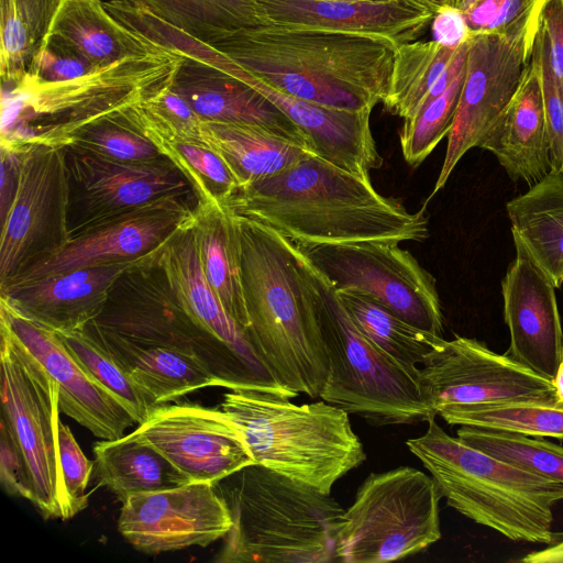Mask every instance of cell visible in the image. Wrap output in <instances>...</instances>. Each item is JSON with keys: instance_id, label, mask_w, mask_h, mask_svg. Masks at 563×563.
<instances>
[{"instance_id": "1", "label": "cell", "mask_w": 563, "mask_h": 563, "mask_svg": "<svg viewBox=\"0 0 563 563\" xmlns=\"http://www.w3.org/2000/svg\"><path fill=\"white\" fill-rule=\"evenodd\" d=\"M236 219L246 333L284 388L318 398L329 375L323 324L333 288L295 242L264 223Z\"/></svg>"}, {"instance_id": "2", "label": "cell", "mask_w": 563, "mask_h": 563, "mask_svg": "<svg viewBox=\"0 0 563 563\" xmlns=\"http://www.w3.org/2000/svg\"><path fill=\"white\" fill-rule=\"evenodd\" d=\"M236 216L264 223L300 247L355 242H422L423 209L410 212L363 178L311 154L276 175L220 198Z\"/></svg>"}, {"instance_id": "3", "label": "cell", "mask_w": 563, "mask_h": 563, "mask_svg": "<svg viewBox=\"0 0 563 563\" xmlns=\"http://www.w3.org/2000/svg\"><path fill=\"white\" fill-rule=\"evenodd\" d=\"M212 45L288 95L353 112L385 101L398 47L386 37L271 25L233 32Z\"/></svg>"}, {"instance_id": "4", "label": "cell", "mask_w": 563, "mask_h": 563, "mask_svg": "<svg viewBox=\"0 0 563 563\" xmlns=\"http://www.w3.org/2000/svg\"><path fill=\"white\" fill-rule=\"evenodd\" d=\"M180 58L166 53L131 56L63 81L30 74L2 84L0 148H66L76 135L172 85Z\"/></svg>"}, {"instance_id": "5", "label": "cell", "mask_w": 563, "mask_h": 563, "mask_svg": "<svg viewBox=\"0 0 563 563\" xmlns=\"http://www.w3.org/2000/svg\"><path fill=\"white\" fill-rule=\"evenodd\" d=\"M213 485L232 519L214 562L336 561L344 509L331 494L256 463Z\"/></svg>"}, {"instance_id": "6", "label": "cell", "mask_w": 563, "mask_h": 563, "mask_svg": "<svg viewBox=\"0 0 563 563\" xmlns=\"http://www.w3.org/2000/svg\"><path fill=\"white\" fill-rule=\"evenodd\" d=\"M434 479L448 506L511 541L552 542L553 508L563 484L492 456L446 433L432 418L406 441Z\"/></svg>"}, {"instance_id": "7", "label": "cell", "mask_w": 563, "mask_h": 563, "mask_svg": "<svg viewBox=\"0 0 563 563\" xmlns=\"http://www.w3.org/2000/svg\"><path fill=\"white\" fill-rule=\"evenodd\" d=\"M291 399L231 388L218 408L256 464L331 494L336 481L366 460L364 446L343 409L322 399L310 404Z\"/></svg>"}, {"instance_id": "8", "label": "cell", "mask_w": 563, "mask_h": 563, "mask_svg": "<svg viewBox=\"0 0 563 563\" xmlns=\"http://www.w3.org/2000/svg\"><path fill=\"white\" fill-rule=\"evenodd\" d=\"M441 498L432 476L420 470L371 473L342 515L336 561L384 563L426 550L442 536Z\"/></svg>"}, {"instance_id": "9", "label": "cell", "mask_w": 563, "mask_h": 563, "mask_svg": "<svg viewBox=\"0 0 563 563\" xmlns=\"http://www.w3.org/2000/svg\"><path fill=\"white\" fill-rule=\"evenodd\" d=\"M332 305L323 324L329 375L320 398L376 427L435 418L418 379L356 329L334 289Z\"/></svg>"}, {"instance_id": "10", "label": "cell", "mask_w": 563, "mask_h": 563, "mask_svg": "<svg viewBox=\"0 0 563 563\" xmlns=\"http://www.w3.org/2000/svg\"><path fill=\"white\" fill-rule=\"evenodd\" d=\"M1 324V421L24 455L32 500L44 518L69 519L58 451V387L42 364Z\"/></svg>"}, {"instance_id": "11", "label": "cell", "mask_w": 563, "mask_h": 563, "mask_svg": "<svg viewBox=\"0 0 563 563\" xmlns=\"http://www.w3.org/2000/svg\"><path fill=\"white\" fill-rule=\"evenodd\" d=\"M192 216L156 250L157 265L210 352V372L219 387L254 388L295 398L284 388L253 346L246 331L227 312L209 284L200 261Z\"/></svg>"}, {"instance_id": "12", "label": "cell", "mask_w": 563, "mask_h": 563, "mask_svg": "<svg viewBox=\"0 0 563 563\" xmlns=\"http://www.w3.org/2000/svg\"><path fill=\"white\" fill-rule=\"evenodd\" d=\"M542 2L507 32L470 37L456 114L430 198L445 186L460 159L477 147L514 98L531 58Z\"/></svg>"}, {"instance_id": "13", "label": "cell", "mask_w": 563, "mask_h": 563, "mask_svg": "<svg viewBox=\"0 0 563 563\" xmlns=\"http://www.w3.org/2000/svg\"><path fill=\"white\" fill-rule=\"evenodd\" d=\"M301 249L335 290H360L408 323L443 336L435 278L399 244L355 242Z\"/></svg>"}, {"instance_id": "14", "label": "cell", "mask_w": 563, "mask_h": 563, "mask_svg": "<svg viewBox=\"0 0 563 563\" xmlns=\"http://www.w3.org/2000/svg\"><path fill=\"white\" fill-rule=\"evenodd\" d=\"M18 157L15 192L1 220L0 286L70 239L66 148L34 146Z\"/></svg>"}, {"instance_id": "15", "label": "cell", "mask_w": 563, "mask_h": 563, "mask_svg": "<svg viewBox=\"0 0 563 563\" xmlns=\"http://www.w3.org/2000/svg\"><path fill=\"white\" fill-rule=\"evenodd\" d=\"M418 382L435 416L450 407L554 397L552 380L477 339L460 335L443 338L426 356Z\"/></svg>"}, {"instance_id": "16", "label": "cell", "mask_w": 563, "mask_h": 563, "mask_svg": "<svg viewBox=\"0 0 563 563\" xmlns=\"http://www.w3.org/2000/svg\"><path fill=\"white\" fill-rule=\"evenodd\" d=\"M187 195L163 196L89 224L0 288L71 269L142 258L192 216L195 207L187 201Z\"/></svg>"}, {"instance_id": "17", "label": "cell", "mask_w": 563, "mask_h": 563, "mask_svg": "<svg viewBox=\"0 0 563 563\" xmlns=\"http://www.w3.org/2000/svg\"><path fill=\"white\" fill-rule=\"evenodd\" d=\"M66 158L70 236L156 198L192 191L185 175L166 156L128 162L66 147Z\"/></svg>"}, {"instance_id": "18", "label": "cell", "mask_w": 563, "mask_h": 563, "mask_svg": "<svg viewBox=\"0 0 563 563\" xmlns=\"http://www.w3.org/2000/svg\"><path fill=\"white\" fill-rule=\"evenodd\" d=\"M231 526L228 505L210 482L132 495L118 519L122 537L150 554L207 547L223 539Z\"/></svg>"}, {"instance_id": "19", "label": "cell", "mask_w": 563, "mask_h": 563, "mask_svg": "<svg viewBox=\"0 0 563 563\" xmlns=\"http://www.w3.org/2000/svg\"><path fill=\"white\" fill-rule=\"evenodd\" d=\"M132 433L161 452L190 482L216 483L255 463L219 408L158 405Z\"/></svg>"}, {"instance_id": "20", "label": "cell", "mask_w": 563, "mask_h": 563, "mask_svg": "<svg viewBox=\"0 0 563 563\" xmlns=\"http://www.w3.org/2000/svg\"><path fill=\"white\" fill-rule=\"evenodd\" d=\"M150 254L115 280L103 309L92 321L137 343L191 353L210 371V352L202 333L187 316Z\"/></svg>"}, {"instance_id": "21", "label": "cell", "mask_w": 563, "mask_h": 563, "mask_svg": "<svg viewBox=\"0 0 563 563\" xmlns=\"http://www.w3.org/2000/svg\"><path fill=\"white\" fill-rule=\"evenodd\" d=\"M0 320L42 364L58 387L63 413L102 440L123 437L136 421L120 400L91 376L57 332L1 303Z\"/></svg>"}, {"instance_id": "22", "label": "cell", "mask_w": 563, "mask_h": 563, "mask_svg": "<svg viewBox=\"0 0 563 563\" xmlns=\"http://www.w3.org/2000/svg\"><path fill=\"white\" fill-rule=\"evenodd\" d=\"M501 295L510 336L506 354L552 380L563 349L555 286L526 255L516 252L501 280Z\"/></svg>"}, {"instance_id": "23", "label": "cell", "mask_w": 563, "mask_h": 563, "mask_svg": "<svg viewBox=\"0 0 563 563\" xmlns=\"http://www.w3.org/2000/svg\"><path fill=\"white\" fill-rule=\"evenodd\" d=\"M264 25L417 41L434 13L410 0H254Z\"/></svg>"}, {"instance_id": "24", "label": "cell", "mask_w": 563, "mask_h": 563, "mask_svg": "<svg viewBox=\"0 0 563 563\" xmlns=\"http://www.w3.org/2000/svg\"><path fill=\"white\" fill-rule=\"evenodd\" d=\"M140 260L71 269L0 288V301L56 332L82 330L99 316L115 280Z\"/></svg>"}, {"instance_id": "25", "label": "cell", "mask_w": 563, "mask_h": 563, "mask_svg": "<svg viewBox=\"0 0 563 563\" xmlns=\"http://www.w3.org/2000/svg\"><path fill=\"white\" fill-rule=\"evenodd\" d=\"M240 79L285 113L309 139L316 156L363 178L383 166L374 140L372 111H344L311 103L288 95L246 68Z\"/></svg>"}, {"instance_id": "26", "label": "cell", "mask_w": 563, "mask_h": 563, "mask_svg": "<svg viewBox=\"0 0 563 563\" xmlns=\"http://www.w3.org/2000/svg\"><path fill=\"white\" fill-rule=\"evenodd\" d=\"M477 147L490 152L512 181L532 186L551 172L540 62L534 47L514 98Z\"/></svg>"}, {"instance_id": "27", "label": "cell", "mask_w": 563, "mask_h": 563, "mask_svg": "<svg viewBox=\"0 0 563 563\" xmlns=\"http://www.w3.org/2000/svg\"><path fill=\"white\" fill-rule=\"evenodd\" d=\"M172 87L203 120L258 125L314 154L308 136L275 104L212 66L180 59Z\"/></svg>"}, {"instance_id": "28", "label": "cell", "mask_w": 563, "mask_h": 563, "mask_svg": "<svg viewBox=\"0 0 563 563\" xmlns=\"http://www.w3.org/2000/svg\"><path fill=\"white\" fill-rule=\"evenodd\" d=\"M38 45L78 57L96 68L161 52L117 20L101 0H59Z\"/></svg>"}, {"instance_id": "29", "label": "cell", "mask_w": 563, "mask_h": 563, "mask_svg": "<svg viewBox=\"0 0 563 563\" xmlns=\"http://www.w3.org/2000/svg\"><path fill=\"white\" fill-rule=\"evenodd\" d=\"M82 330L112 355L156 406L197 389L219 387L218 379L191 353L137 343L93 321Z\"/></svg>"}, {"instance_id": "30", "label": "cell", "mask_w": 563, "mask_h": 563, "mask_svg": "<svg viewBox=\"0 0 563 563\" xmlns=\"http://www.w3.org/2000/svg\"><path fill=\"white\" fill-rule=\"evenodd\" d=\"M516 252L563 285V174L550 172L506 203Z\"/></svg>"}, {"instance_id": "31", "label": "cell", "mask_w": 563, "mask_h": 563, "mask_svg": "<svg viewBox=\"0 0 563 563\" xmlns=\"http://www.w3.org/2000/svg\"><path fill=\"white\" fill-rule=\"evenodd\" d=\"M192 222L205 275L227 312L246 331L249 317L236 216L220 198H216L196 202Z\"/></svg>"}, {"instance_id": "32", "label": "cell", "mask_w": 563, "mask_h": 563, "mask_svg": "<svg viewBox=\"0 0 563 563\" xmlns=\"http://www.w3.org/2000/svg\"><path fill=\"white\" fill-rule=\"evenodd\" d=\"M202 143L223 158L239 188L288 169L312 154L265 128L245 123L205 120Z\"/></svg>"}, {"instance_id": "33", "label": "cell", "mask_w": 563, "mask_h": 563, "mask_svg": "<svg viewBox=\"0 0 563 563\" xmlns=\"http://www.w3.org/2000/svg\"><path fill=\"white\" fill-rule=\"evenodd\" d=\"M96 477L120 501L130 496L191 483L161 452L133 433L92 448Z\"/></svg>"}, {"instance_id": "34", "label": "cell", "mask_w": 563, "mask_h": 563, "mask_svg": "<svg viewBox=\"0 0 563 563\" xmlns=\"http://www.w3.org/2000/svg\"><path fill=\"white\" fill-rule=\"evenodd\" d=\"M335 294L356 329L418 379L420 365L443 336L408 323L360 290L341 289Z\"/></svg>"}, {"instance_id": "35", "label": "cell", "mask_w": 563, "mask_h": 563, "mask_svg": "<svg viewBox=\"0 0 563 563\" xmlns=\"http://www.w3.org/2000/svg\"><path fill=\"white\" fill-rule=\"evenodd\" d=\"M457 49L433 40L398 45L385 109L404 121L417 117Z\"/></svg>"}, {"instance_id": "36", "label": "cell", "mask_w": 563, "mask_h": 563, "mask_svg": "<svg viewBox=\"0 0 563 563\" xmlns=\"http://www.w3.org/2000/svg\"><path fill=\"white\" fill-rule=\"evenodd\" d=\"M438 416L450 426L505 430L563 441V404L554 397L450 407Z\"/></svg>"}, {"instance_id": "37", "label": "cell", "mask_w": 563, "mask_h": 563, "mask_svg": "<svg viewBox=\"0 0 563 563\" xmlns=\"http://www.w3.org/2000/svg\"><path fill=\"white\" fill-rule=\"evenodd\" d=\"M156 15L207 43L263 26L254 0H140Z\"/></svg>"}, {"instance_id": "38", "label": "cell", "mask_w": 563, "mask_h": 563, "mask_svg": "<svg viewBox=\"0 0 563 563\" xmlns=\"http://www.w3.org/2000/svg\"><path fill=\"white\" fill-rule=\"evenodd\" d=\"M456 437L501 461L563 484V446L543 437L460 426Z\"/></svg>"}, {"instance_id": "39", "label": "cell", "mask_w": 563, "mask_h": 563, "mask_svg": "<svg viewBox=\"0 0 563 563\" xmlns=\"http://www.w3.org/2000/svg\"><path fill=\"white\" fill-rule=\"evenodd\" d=\"M145 137L185 175L196 202L224 198L239 188L223 158L205 144L158 134Z\"/></svg>"}, {"instance_id": "40", "label": "cell", "mask_w": 563, "mask_h": 563, "mask_svg": "<svg viewBox=\"0 0 563 563\" xmlns=\"http://www.w3.org/2000/svg\"><path fill=\"white\" fill-rule=\"evenodd\" d=\"M67 350L129 410L137 424L156 407L112 355L84 330L57 332Z\"/></svg>"}, {"instance_id": "41", "label": "cell", "mask_w": 563, "mask_h": 563, "mask_svg": "<svg viewBox=\"0 0 563 563\" xmlns=\"http://www.w3.org/2000/svg\"><path fill=\"white\" fill-rule=\"evenodd\" d=\"M144 136L158 134L202 143L205 120L172 85L119 112Z\"/></svg>"}, {"instance_id": "42", "label": "cell", "mask_w": 563, "mask_h": 563, "mask_svg": "<svg viewBox=\"0 0 563 563\" xmlns=\"http://www.w3.org/2000/svg\"><path fill=\"white\" fill-rule=\"evenodd\" d=\"M464 76L465 67L442 95L426 106L417 117L404 121L399 141L402 156L410 166L420 165L440 141L448 136L456 114Z\"/></svg>"}, {"instance_id": "43", "label": "cell", "mask_w": 563, "mask_h": 563, "mask_svg": "<svg viewBox=\"0 0 563 563\" xmlns=\"http://www.w3.org/2000/svg\"><path fill=\"white\" fill-rule=\"evenodd\" d=\"M68 147L128 162L151 161L164 156L148 139L126 124L119 113L84 129Z\"/></svg>"}, {"instance_id": "44", "label": "cell", "mask_w": 563, "mask_h": 563, "mask_svg": "<svg viewBox=\"0 0 563 563\" xmlns=\"http://www.w3.org/2000/svg\"><path fill=\"white\" fill-rule=\"evenodd\" d=\"M0 73L2 84L21 80L37 48L16 0H0Z\"/></svg>"}, {"instance_id": "45", "label": "cell", "mask_w": 563, "mask_h": 563, "mask_svg": "<svg viewBox=\"0 0 563 563\" xmlns=\"http://www.w3.org/2000/svg\"><path fill=\"white\" fill-rule=\"evenodd\" d=\"M533 47L540 62L551 172L563 174V90L550 65L548 45L540 25V18Z\"/></svg>"}, {"instance_id": "46", "label": "cell", "mask_w": 563, "mask_h": 563, "mask_svg": "<svg viewBox=\"0 0 563 563\" xmlns=\"http://www.w3.org/2000/svg\"><path fill=\"white\" fill-rule=\"evenodd\" d=\"M58 451L68 517L71 518L88 506L86 489L95 463L82 453L70 429L58 423Z\"/></svg>"}, {"instance_id": "47", "label": "cell", "mask_w": 563, "mask_h": 563, "mask_svg": "<svg viewBox=\"0 0 563 563\" xmlns=\"http://www.w3.org/2000/svg\"><path fill=\"white\" fill-rule=\"evenodd\" d=\"M0 481L9 495L32 500V486L24 455L13 433L1 420Z\"/></svg>"}, {"instance_id": "48", "label": "cell", "mask_w": 563, "mask_h": 563, "mask_svg": "<svg viewBox=\"0 0 563 563\" xmlns=\"http://www.w3.org/2000/svg\"><path fill=\"white\" fill-rule=\"evenodd\" d=\"M95 69L98 68L78 57L38 45L27 74L44 81H63L81 77Z\"/></svg>"}, {"instance_id": "49", "label": "cell", "mask_w": 563, "mask_h": 563, "mask_svg": "<svg viewBox=\"0 0 563 563\" xmlns=\"http://www.w3.org/2000/svg\"><path fill=\"white\" fill-rule=\"evenodd\" d=\"M539 18L551 68L563 90V0H543Z\"/></svg>"}, {"instance_id": "50", "label": "cell", "mask_w": 563, "mask_h": 563, "mask_svg": "<svg viewBox=\"0 0 563 563\" xmlns=\"http://www.w3.org/2000/svg\"><path fill=\"white\" fill-rule=\"evenodd\" d=\"M432 40L443 46L457 48L470 40L471 32L459 8L443 7L431 21Z\"/></svg>"}, {"instance_id": "51", "label": "cell", "mask_w": 563, "mask_h": 563, "mask_svg": "<svg viewBox=\"0 0 563 563\" xmlns=\"http://www.w3.org/2000/svg\"><path fill=\"white\" fill-rule=\"evenodd\" d=\"M59 0H16L34 41L40 44L45 35Z\"/></svg>"}, {"instance_id": "52", "label": "cell", "mask_w": 563, "mask_h": 563, "mask_svg": "<svg viewBox=\"0 0 563 563\" xmlns=\"http://www.w3.org/2000/svg\"><path fill=\"white\" fill-rule=\"evenodd\" d=\"M506 0H464L460 10L471 35L488 33Z\"/></svg>"}, {"instance_id": "53", "label": "cell", "mask_w": 563, "mask_h": 563, "mask_svg": "<svg viewBox=\"0 0 563 563\" xmlns=\"http://www.w3.org/2000/svg\"><path fill=\"white\" fill-rule=\"evenodd\" d=\"M16 154L0 148V218H4L15 192L18 183Z\"/></svg>"}, {"instance_id": "54", "label": "cell", "mask_w": 563, "mask_h": 563, "mask_svg": "<svg viewBox=\"0 0 563 563\" xmlns=\"http://www.w3.org/2000/svg\"><path fill=\"white\" fill-rule=\"evenodd\" d=\"M523 563H563V533H555L544 549L531 551L519 559Z\"/></svg>"}, {"instance_id": "55", "label": "cell", "mask_w": 563, "mask_h": 563, "mask_svg": "<svg viewBox=\"0 0 563 563\" xmlns=\"http://www.w3.org/2000/svg\"><path fill=\"white\" fill-rule=\"evenodd\" d=\"M417 4H420L433 13L443 7L461 8L464 0H410Z\"/></svg>"}, {"instance_id": "56", "label": "cell", "mask_w": 563, "mask_h": 563, "mask_svg": "<svg viewBox=\"0 0 563 563\" xmlns=\"http://www.w3.org/2000/svg\"><path fill=\"white\" fill-rule=\"evenodd\" d=\"M554 398L563 404V361L560 363L558 371L552 379Z\"/></svg>"}, {"instance_id": "57", "label": "cell", "mask_w": 563, "mask_h": 563, "mask_svg": "<svg viewBox=\"0 0 563 563\" xmlns=\"http://www.w3.org/2000/svg\"><path fill=\"white\" fill-rule=\"evenodd\" d=\"M321 1H382V0H321Z\"/></svg>"}, {"instance_id": "58", "label": "cell", "mask_w": 563, "mask_h": 563, "mask_svg": "<svg viewBox=\"0 0 563 563\" xmlns=\"http://www.w3.org/2000/svg\"><path fill=\"white\" fill-rule=\"evenodd\" d=\"M562 361H563V349H562Z\"/></svg>"}]
</instances>
